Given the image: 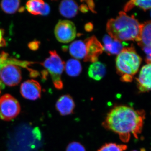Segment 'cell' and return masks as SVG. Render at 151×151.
Wrapping results in <instances>:
<instances>
[{"label":"cell","instance_id":"3","mask_svg":"<svg viewBox=\"0 0 151 151\" xmlns=\"http://www.w3.org/2000/svg\"><path fill=\"white\" fill-rule=\"evenodd\" d=\"M142 61L134 47H124L116 59V69L121 76V81L131 82L133 76L137 73Z\"/></svg>","mask_w":151,"mask_h":151},{"label":"cell","instance_id":"27","mask_svg":"<svg viewBox=\"0 0 151 151\" xmlns=\"http://www.w3.org/2000/svg\"><path fill=\"white\" fill-rule=\"evenodd\" d=\"M85 2L87 4V6H88V8L92 12L96 13L95 12V10H94V4L93 1H85Z\"/></svg>","mask_w":151,"mask_h":151},{"label":"cell","instance_id":"15","mask_svg":"<svg viewBox=\"0 0 151 151\" xmlns=\"http://www.w3.org/2000/svg\"><path fill=\"white\" fill-rule=\"evenodd\" d=\"M69 51L70 55L76 59H84L86 55L85 42L81 40L75 41L69 46Z\"/></svg>","mask_w":151,"mask_h":151},{"label":"cell","instance_id":"1","mask_svg":"<svg viewBox=\"0 0 151 151\" xmlns=\"http://www.w3.org/2000/svg\"><path fill=\"white\" fill-rule=\"evenodd\" d=\"M146 113L125 105L115 106L109 111L102 125L106 129L119 135L124 143L129 141L132 136L138 139L142 131Z\"/></svg>","mask_w":151,"mask_h":151},{"label":"cell","instance_id":"2","mask_svg":"<svg viewBox=\"0 0 151 151\" xmlns=\"http://www.w3.org/2000/svg\"><path fill=\"white\" fill-rule=\"evenodd\" d=\"M142 24L134 17L128 15L124 12H119L115 19L108 21L106 30L112 38L121 42L136 41L139 42Z\"/></svg>","mask_w":151,"mask_h":151},{"label":"cell","instance_id":"25","mask_svg":"<svg viewBox=\"0 0 151 151\" xmlns=\"http://www.w3.org/2000/svg\"><path fill=\"white\" fill-rule=\"evenodd\" d=\"M6 42L4 38V32L2 30L0 29V48L6 46Z\"/></svg>","mask_w":151,"mask_h":151},{"label":"cell","instance_id":"16","mask_svg":"<svg viewBox=\"0 0 151 151\" xmlns=\"http://www.w3.org/2000/svg\"><path fill=\"white\" fill-rule=\"evenodd\" d=\"M106 66L100 62L93 63L88 69L89 77L96 81H100L106 73Z\"/></svg>","mask_w":151,"mask_h":151},{"label":"cell","instance_id":"18","mask_svg":"<svg viewBox=\"0 0 151 151\" xmlns=\"http://www.w3.org/2000/svg\"><path fill=\"white\" fill-rule=\"evenodd\" d=\"M65 68L68 75L71 77L78 76L82 70L81 63L75 59L69 60L65 63Z\"/></svg>","mask_w":151,"mask_h":151},{"label":"cell","instance_id":"31","mask_svg":"<svg viewBox=\"0 0 151 151\" xmlns=\"http://www.w3.org/2000/svg\"><path fill=\"white\" fill-rule=\"evenodd\" d=\"M138 151L135 150H133V151Z\"/></svg>","mask_w":151,"mask_h":151},{"label":"cell","instance_id":"21","mask_svg":"<svg viewBox=\"0 0 151 151\" xmlns=\"http://www.w3.org/2000/svg\"><path fill=\"white\" fill-rule=\"evenodd\" d=\"M15 59L9 57V54L4 52H2L0 54V72L2 68L7 64H14ZM5 85L0 79V89H4Z\"/></svg>","mask_w":151,"mask_h":151},{"label":"cell","instance_id":"10","mask_svg":"<svg viewBox=\"0 0 151 151\" xmlns=\"http://www.w3.org/2000/svg\"><path fill=\"white\" fill-rule=\"evenodd\" d=\"M136 80L138 89L141 93L151 91V63H147L142 67Z\"/></svg>","mask_w":151,"mask_h":151},{"label":"cell","instance_id":"17","mask_svg":"<svg viewBox=\"0 0 151 151\" xmlns=\"http://www.w3.org/2000/svg\"><path fill=\"white\" fill-rule=\"evenodd\" d=\"M138 44L141 47L151 46V21L142 24L139 40Z\"/></svg>","mask_w":151,"mask_h":151},{"label":"cell","instance_id":"22","mask_svg":"<svg viewBox=\"0 0 151 151\" xmlns=\"http://www.w3.org/2000/svg\"><path fill=\"white\" fill-rule=\"evenodd\" d=\"M127 147L126 145L109 143L103 145L97 151H125Z\"/></svg>","mask_w":151,"mask_h":151},{"label":"cell","instance_id":"23","mask_svg":"<svg viewBox=\"0 0 151 151\" xmlns=\"http://www.w3.org/2000/svg\"><path fill=\"white\" fill-rule=\"evenodd\" d=\"M66 151H86L83 145L78 142H73L68 144Z\"/></svg>","mask_w":151,"mask_h":151},{"label":"cell","instance_id":"24","mask_svg":"<svg viewBox=\"0 0 151 151\" xmlns=\"http://www.w3.org/2000/svg\"><path fill=\"white\" fill-rule=\"evenodd\" d=\"M143 51L147 55L145 61L147 63H151V46H146L142 47Z\"/></svg>","mask_w":151,"mask_h":151},{"label":"cell","instance_id":"6","mask_svg":"<svg viewBox=\"0 0 151 151\" xmlns=\"http://www.w3.org/2000/svg\"><path fill=\"white\" fill-rule=\"evenodd\" d=\"M57 40L61 43H69L75 38L76 27L73 22L69 20H60L54 29Z\"/></svg>","mask_w":151,"mask_h":151},{"label":"cell","instance_id":"20","mask_svg":"<svg viewBox=\"0 0 151 151\" xmlns=\"http://www.w3.org/2000/svg\"><path fill=\"white\" fill-rule=\"evenodd\" d=\"M135 6H137L144 11H147L151 9V0H137L131 1L128 2L124 6V11L127 12L131 10Z\"/></svg>","mask_w":151,"mask_h":151},{"label":"cell","instance_id":"14","mask_svg":"<svg viewBox=\"0 0 151 151\" xmlns=\"http://www.w3.org/2000/svg\"><path fill=\"white\" fill-rule=\"evenodd\" d=\"M78 9L77 3L72 0L62 1L60 4L59 8L60 14L68 18L75 17L78 13Z\"/></svg>","mask_w":151,"mask_h":151},{"label":"cell","instance_id":"26","mask_svg":"<svg viewBox=\"0 0 151 151\" xmlns=\"http://www.w3.org/2000/svg\"><path fill=\"white\" fill-rule=\"evenodd\" d=\"M40 42L38 41H33L29 44V47L32 50H36L39 46Z\"/></svg>","mask_w":151,"mask_h":151},{"label":"cell","instance_id":"32","mask_svg":"<svg viewBox=\"0 0 151 151\" xmlns=\"http://www.w3.org/2000/svg\"><path fill=\"white\" fill-rule=\"evenodd\" d=\"M1 90H0V94H1Z\"/></svg>","mask_w":151,"mask_h":151},{"label":"cell","instance_id":"13","mask_svg":"<svg viewBox=\"0 0 151 151\" xmlns=\"http://www.w3.org/2000/svg\"><path fill=\"white\" fill-rule=\"evenodd\" d=\"M103 40V49L109 55H119L124 48L121 42L112 38L109 35L104 36Z\"/></svg>","mask_w":151,"mask_h":151},{"label":"cell","instance_id":"28","mask_svg":"<svg viewBox=\"0 0 151 151\" xmlns=\"http://www.w3.org/2000/svg\"><path fill=\"white\" fill-rule=\"evenodd\" d=\"M34 134L35 136L37 138V139L40 140L41 138V133L39 129L38 128H36L34 130H33Z\"/></svg>","mask_w":151,"mask_h":151},{"label":"cell","instance_id":"33","mask_svg":"<svg viewBox=\"0 0 151 151\" xmlns=\"http://www.w3.org/2000/svg\"><path fill=\"white\" fill-rule=\"evenodd\" d=\"M150 14H151V13H150Z\"/></svg>","mask_w":151,"mask_h":151},{"label":"cell","instance_id":"8","mask_svg":"<svg viewBox=\"0 0 151 151\" xmlns=\"http://www.w3.org/2000/svg\"><path fill=\"white\" fill-rule=\"evenodd\" d=\"M86 46V55L85 62H97L98 57L103 53V47L97 38L92 36L84 41Z\"/></svg>","mask_w":151,"mask_h":151},{"label":"cell","instance_id":"12","mask_svg":"<svg viewBox=\"0 0 151 151\" xmlns=\"http://www.w3.org/2000/svg\"><path fill=\"white\" fill-rule=\"evenodd\" d=\"M27 9L30 13L35 15L46 16L50 12V7L48 4L42 0H31L26 4Z\"/></svg>","mask_w":151,"mask_h":151},{"label":"cell","instance_id":"11","mask_svg":"<svg viewBox=\"0 0 151 151\" xmlns=\"http://www.w3.org/2000/svg\"><path fill=\"white\" fill-rule=\"evenodd\" d=\"M55 107L60 115L68 116L73 113L75 104L74 100L70 95L65 94L61 96L57 100Z\"/></svg>","mask_w":151,"mask_h":151},{"label":"cell","instance_id":"19","mask_svg":"<svg viewBox=\"0 0 151 151\" xmlns=\"http://www.w3.org/2000/svg\"><path fill=\"white\" fill-rule=\"evenodd\" d=\"M20 2V1L18 0H4L1 1L0 6L2 10L6 13L12 14L16 12L18 10L20 12L21 9H19Z\"/></svg>","mask_w":151,"mask_h":151},{"label":"cell","instance_id":"29","mask_svg":"<svg viewBox=\"0 0 151 151\" xmlns=\"http://www.w3.org/2000/svg\"><path fill=\"white\" fill-rule=\"evenodd\" d=\"M85 29L86 31L90 32L93 29V25L91 23H88L85 25Z\"/></svg>","mask_w":151,"mask_h":151},{"label":"cell","instance_id":"5","mask_svg":"<svg viewBox=\"0 0 151 151\" xmlns=\"http://www.w3.org/2000/svg\"><path fill=\"white\" fill-rule=\"evenodd\" d=\"M20 111L18 101L10 94H4L0 98V119L2 120H13L18 116Z\"/></svg>","mask_w":151,"mask_h":151},{"label":"cell","instance_id":"4","mask_svg":"<svg viewBox=\"0 0 151 151\" xmlns=\"http://www.w3.org/2000/svg\"><path fill=\"white\" fill-rule=\"evenodd\" d=\"M49 54V57L41 64L50 74L55 87L60 90L63 86L61 75L65 69V64L55 50L50 51Z\"/></svg>","mask_w":151,"mask_h":151},{"label":"cell","instance_id":"7","mask_svg":"<svg viewBox=\"0 0 151 151\" xmlns=\"http://www.w3.org/2000/svg\"><path fill=\"white\" fill-rule=\"evenodd\" d=\"M0 79L3 84L9 86L18 85L22 79V72L17 65L9 64L2 68Z\"/></svg>","mask_w":151,"mask_h":151},{"label":"cell","instance_id":"30","mask_svg":"<svg viewBox=\"0 0 151 151\" xmlns=\"http://www.w3.org/2000/svg\"><path fill=\"white\" fill-rule=\"evenodd\" d=\"M88 9L89 8H88L87 5L84 4H81V6H80V8H79V9L83 13L87 12H88Z\"/></svg>","mask_w":151,"mask_h":151},{"label":"cell","instance_id":"9","mask_svg":"<svg viewBox=\"0 0 151 151\" xmlns=\"http://www.w3.org/2000/svg\"><path fill=\"white\" fill-rule=\"evenodd\" d=\"M20 92L23 97L31 100L40 98L41 86L37 81L33 79L28 80L21 85Z\"/></svg>","mask_w":151,"mask_h":151}]
</instances>
